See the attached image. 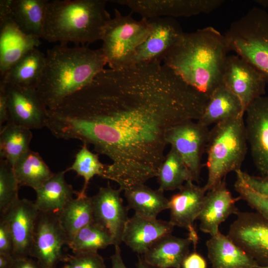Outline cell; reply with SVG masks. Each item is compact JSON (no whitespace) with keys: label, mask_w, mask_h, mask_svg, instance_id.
<instances>
[{"label":"cell","mask_w":268,"mask_h":268,"mask_svg":"<svg viewBox=\"0 0 268 268\" xmlns=\"http://www.w3.org/2000/svg\"><path fill=\"white\" fill-rule=\"evenodd\" d=\"M207 100L163 63L104 69L48 110L46 127L58 138L80 140L108 157L102 178L125 191L156 177L168 132L198 121Z\"/></svg>","instance_id":"1"},{"label":"cell","mask_w":268,"mask_h":268,"mask_svg":"<svg viewBox=\"0 0 268 268\" xmlns=\"http://www.w3.org/2000/svg\"><path fill=\"white\" fill-rule=\"evenodd\" d=\"M228 51L225 36L208 26L184 32L162 63L208 98L222 83Z\"/></svg>","instance_id":"2"},{"label":"cell","mask_w":268,"mask_h":268,"mask_svg":"<svg viewBox=\"0 0 268 268\" xmlns=\"http://www.w3.org/2000/svg\"><path fill=\"white\" fill-rule=\"evenodd\" d=\"M46 57L36 90L49 110L91 83L107 64L101 48H69L64 44L48 49Z\"/></svg>","instance_id":"3"},{"label":"cell","mask_w":268,"mask_h":268,"mask_svg":"<svg viewBox=\"0 0 268 268\" xmlns=\"http://www.w3.org/2000/svg\"><path fill=\"white\" fill-rule=\"evenodd\" d=\"M107 0H48L42 38L67 44L91 43L101 40L111 19Z\"/></svg>","instance_id":"4"},{"label":"cell","mask_w":268,"mask_h":268,"mask_svg":"<svg viewBox=\"0 0 268 268\" xmlns=\"http://www.w3.org/2000/svg\"><path fill=\"white\" fill-rule=\"evenodd\" d=\"M243 117L219 122L209 131L205 149L208 177L203 187L206 192L222 182L229 173L241 170L248 144Z\"/></svg>","instance_id":"5"},{"label":"cell","mask_w":268,"mask_h":268,"mask_svg":"<svg viewBox=\"0 0 268 268\" xmlns=\"http://www.w3.org/2000/svg\"><path fill=\"white\" fill-rule=\"evenodd\" d=\"M224 36L228 51L251 64L268 84V12L251 8L231 24Z\"/></svg>","instance_id":"6"},{"label":"cell","mask_w":268,"mask_h":268,"mask_svg":"<svg viewBox=\"0 0 268 268\" xmlns=\"http://www.w3.org/2000/svg\"><path fill=\"white\" fill-rule=\"evenodd\" d=\"M150 31L148 19L137 20L131 14L123 15L117 9L104 29L101 48L110 68L129 67L136 49Z\"/></svg>","instance_id":"7"},{"label":"cell","mask_w":268,"mask_h":268,"mask_svg":"<svg viewBox=\"0 0 268 268\" xmlns=\"http://www.w3.org/2000/svg\"><path fill=\"white\" fill-rule=\"evenodd\" d=\"M236 215L227 236L260 267L268 266V220L258 212Z\"/></svg>","instance_id":"8"},{"label":"cell","mask_w":268,"mask_h":268,"mask_svg":"<svg viewBox=\"0 0 268 268\" xmlns=\"http://www.w3.org/2000/svg\"><path fill=\"white\" fill-rule=\"evenodd\" d=\"M68 239L59 215L39 211L29 257L34 258L43 268H55L63 262L62 248Z\"/></svg>","instance_id":"9"},{"label":"cell","mask_w":268,"mask_h":268,"mask_svg":"<svg viewBox=\"0 0 268 268\" xmlns=\"http://www.w3.org/2000/svg\"><path fill=\"white\" fill-rule=\"evenodd\" d=\"M209 131L197 121L189 120L174 126L167 134L168 144L181 156L190 171L193 181H199L202 156L205 151Z\"/></svg>","instance_id":"10"},{"label":"cell","mask_w":268,"mask_h":268,"mask_svg":"<svg viewBox=\"0 0 268 268\" xmlns=\"http://www.w3.org/2000/svg\"><path fill=\"white\" fill-rule=\"evenodd\" d=\"M148 19L150 32L136 49L130 67L140 64L162 63L184 33L174 18L160 17Z\"/></svg>","instance_id":"11"},{"label":"cell","mask_w":268,"mask_h":268,"mask_svg":"<svg viewBox=\"0 0 268 268\" xmlns=\"http://www.w3.org/2000/svg\"><path fill=\"white\" fill-rule=\"evenodd\" d=\"M142 18L189 17L209 13L219 8L223 0H114Z\"/></svg>","instance_id":"12"},{"label":"cell","mask_w":268,"mask_h":268,"mask_svg":"<svg viewBox=\"0 0 268 268\" xmlns=\"http://www.w3.org/2000/svg\"><path fill=\"white\" fill-rule=\"evenodd\" d=\"M222 83L238 98L245 112L255 100L264 95L267 85L262 75L237 55L227 56Z\"/></svg>","instance_id":"13"},{"label":"cell","mask_w":268,"mask_h":268,"mask_svg":"<svg viewBox=\"0 0 268 268\" xmlns=\"http://www.w3.org/2000/svg\"><path fill=\"white\" fill-rule=\"evenodd\" d=\"M5 90L8 107L7 122L29 130L46 127L48 109L39 97L35 89L0 82Z\"/></svg>","instance_id":"14"},{"label":"cell","mask_w":268,"mask_h":268,"mask_svg":"<svg viewBox=\"0 0 268 268\" xmlns=\"http://www.w3.org/2000/svg\"><path fill=\"white\" fill-rule=\"evenodd\" d=\"M245 114L247 139L254 163L261 176L268 177V96L255 100Z\"/></svg>","instance_id":"15"},{"label":"cell","mask_w":268,"mask_h":268,"mask_svg":"<svg viewBox=\"0 0 268 268\" xmlns=\"http://www.w3.org/2000/svg\"><path fill=\"white\" fill-rule=\"evenodd\" d=\"M122 191L113 189L109 185L99 188L91 197L93 222L107 230L120 246L123 233L129 220L127 207L123 204L120 194Z\"/></svg>","instance_id":"16"},{"label":"cell","mask_w":268,"mask_h":268,"mask_svg":"<svg viewBox=\"0 0 268 268\" xmlns=\"http://www.w3.org/2000/svg\"><path fill=\"white\" fill-rule=\"evenodd\" d=\"M193 182H186L179 192L171 197L168 209L170 212L169 222L174 226L187 229L188 237L195 250L199 237L194 223L202 209L206 192L203 187L197 186Z\"/></svg>","instance_id":"17"},{"label":"cell","mask_w":268,"mask_h":268,"mask_svg":"<svg viewBox=\"0 0 268 268\" xmlns=\"http://www.w3.org/2000/svg\"><path fill=\"white\" fill-rule=\"evenodd\" d=\"M39 212L34 202L23 199L1 214L12 236L14 259L29 257Z\"/></svg>","instance_id":"18"},{"label":"cell","mask_w":268,"mask_h":268,"mask_svg":"<svg viewBox=\"0 0 268 268\" xmlns=\"http://www.w3.org/2000/svg\"><path fill=\"white\" fill-rule=\"evenodd\" d=\"M207 192L197 219L200 222V230L213 236L219 231L222 222L239 211L235 204L240 199L233 197L224 180Z\"/></svg>","instance_id":"19"},{"label":"cell","mask_w":268,"mask_h":268,"mask_svg":"<svg viewBox=\"0 0 268 268\" xmlns=\"http://www.w3.org/2000/svg\"><path fill=\"white\" fill-rule=\"evenodd\" d=\"M174 227L169 221L147 219L134 213L127 221L122 241L134 252L143 255L158 240L171 234Z\"/></svg>","instance_id":"20"},{"label":"cell","mask_w":268,"mask_h":268,"mask_svg":"<svg viewBox=\"0 0 268 268\" xmlns=\"http://www.w3.org/2000/svg\"><path fill=\"white\" fill-rule=\"evenodd\" d=\"M208 257L213 268H260L258 263L219 231L206 241Z\"/></svg>","instance_id":"21"},{"label":"cell","mask_w":268,"mask_h":268,"mask_svg":"<svg viewBox=\"0 0 268 268\" xmlns=\"http://www.w3.org/2000/svg\"><path fill=\"white\" fill-rule=\"evenodd\" d=\"M191 239L171 234L163 237L143 255L144 261L153 268H181L189 254Z\"/></svg>","instance_id":"22"},{"label":"cell","mask_w":268,"mask_h":268,"mask_svg":"<svg viewBox=\"0 0 268 268\" xmlns=\"http://www.w3.org/2000/svg\"><path fill=\"white\" fill-rule=\"evenodd\" d=\"M245 113L238 98L221 83L208 97L202 114L197 121L208 127L212 124L244 116Z\"/></svg>","instance_id":"23"},{"label":"cell","mask_w":268,"mask_h":268,"mask_svg":"<svg viewBox=\"0 0 268 268\" xmlns=\"http://www.w3.org/2000/svg\"><path fill=\"white\" fill-rule=\"evenodd\" d=\"M46 55L34 47L27 51L0 77V82L35 89L42 74Z\"/></svg>","instance_id":"24"},{"label":"cell","mask_w":268,"mask_h":268,"mask_svg":"<svg viewBox=\"0 0 268 268\" xmlns=\"http://www.w3.org/2000/svg\"><path fill=\"white\" fill-rule=\"evenodd\" d=\"M66 170L54 173L41 187L35 190L34 203L38 210L59 215L66 205L78 192L65 179Z\"/></svg>","instance_id":"25"},{"label":"cell","mask_w":268,"mask_h":268,"mask_svg":"<svg viewBox=\"0 0 268 268\" xmlns=\"http://www.w3.org/2000/svg\"><path fill=\"white\" fill-rule=\"evenodd\" d=\"M48 1L12 0V20L23 34L35 38L42 37Z\"/></svg>","instance_id":"26"},{"label":"cell","mask_w":268,"mask_h":268,"mask_svg":"<svg viewBox=\"0 0 268 268\" xmlns=\"http://www.w3.org/2000/svg\"><path fill=\"white\" fill-rule=\"evenodd\" d=\"M128 209L147 219H156L158 214L168 209L169 200L159 190H154L144 184L134 187L124 191Z\"/></svg>","instance_id":"27"},{"label":"cell","mask_w":268,"mask_h":268,"mask_svg":"<svg viewBox=\"0 0 268 268\" xmlns=\"http://www.w3.org/2000/svg\"><path fill=\"white\" fill-rule=\"evenodd\" d=\"M76 195L77 197L70 200L59 215L68 242L80 229L93 222L91 197L81 191L78 192Z\"/></svg>","instance_id":"28"},{"label":"cell","mask_w":268,"mask_h":268,"mask_svg":"<svg viewBox=\"0 0 268 268\" xmlns=\"http://www.w3.org/2000/svg\"><path fill=\"white\" fill-rule=\"evenodd\" d=\"M5 25L10 32L6 34L0 31V77L14 65L29 49L34 47L35 43H29L35 38L23 34L13 23L12 18L0 22Z\"/></svg>","instance_id":"29"},{"label":"cell","mask_w":268,"mask_h":268,"mask_svg":"<svg viewBox=\"0 0 268 268\" xmlns=\"http://www.w3.org/2000/svg\"><path fill=\"white\" fill-rule=\"evenodd\" d=\"M13 168L19 185L35 191L54 174L39 153L30 149L19 158Z\"/></svg>","instance_id":"30"},{"label":"cell","mask_w":268,"mask_h":268,"mask_svg":"<svg viewBox=\"0 0 268 268\" xmlns=\"http://www.w3.org/2000/svg\"><path fill=\"white\" fill-rule=\"evenodd\" d=\"M0 156L14 165L30 149L32 137L31 130L6 122L0 128Z\"/></svg>","instance_id":"31"},{"label":"cell","mask_w":268,"mask_h":268,"mask_svg":"<svg viewBox=\"0 0 268 268\" xmlns=\"http://www.w3.org/2000/svg\"><path fill=\"white\" fill-rule=\"evenodd\" d=\"M161 191L180 189L187 181H193L192 174L179 154L172 148L165 156L156 176Z\"/></svg>","instance_id":"32"},{"label":"cell","mask_w":268,"mask_h":268,"mask_svg":"<svg viewBox=\"0 0 268 268\" xmlns=\"http://www.w3.org/2000/svg\"><path fill=\"white\" fill-rule=\"evenodd\" d=\"M73 254L97 252L98 250L114 245L111 234L93 222L77 232L67 244Z\"/></svg>","instance_id":"33"},{"label":"cell","mask_w":268,"mask_h":268,"mask_svg":"<svg viewBox=\"0 0 268 268\" xmlns=\"http://www.w3.org/2000/svg\"><path fill=\"white\" fill-rule=\"evenodd\" d=\"M106 167V165L100 161L98 154L93 153L88 149L87 144H83L76 154L73 164L66 171H74L84 178V184L81 191L86 193L90 180L96 175L102 177Z\"/></svg>","instance_id":"34"},{"label":"cell","mask_w":268,"mask_h":268,"mask_svg":"<svg viewBox=\"0 0 268 268\" xmlns=\"http://www.w3.org/2000/svg\"><path fill=\"white\" fill-rule=\"evenodd\" d=\"M19 184L13 167L6 160L0 159V211L1 214L19 200Z\"/></svg>","instance_id":"35"},{"label":"cell","mask_w":268,"mask_h":268,"mask_svg":"<svg viewBox=\"0 0 268 268\" xmlns=\"http://www.w3.org/2000/svg\"><path fill=\"white\" fill-rule=\"evenodd\" d=\"M239 198L245 201L257 212L268 220V197L261 194L249 187L238 176L234 185Z\"/></svg>","instance_id":"36"},{"label":"cell","mask_w":268,"mask_h":268,"mask_svg":"<svg viewBox=\"0 0 268 268\" xmlns=\"http://www.w3.org/2000/svg\"><path fill=\"white\" fill-rule=\"evenodd\" d=\"M63 268H106L103 257L97 252L67 255Z\"/></svg>","instance_id":"37"},{"label":"cell","mask_w":268,"mask_h":268,"mask_svg":"<svg viewBox=\"0 0 268 268\" xmlns=\"http://www.w3.org/2000/svg\"><path fill=\"white\" fill-rule=\"evenodd\" d=\"M235 173L251 189L268 197V177L251 175L241 169L236 171Z\"/></svg>","instance_id":"38"},{"label":"cell","mask_w":268,"mask_h":268,"mask_svg":"<svg viewBox=\"0 0 268 268\" xmlns=\"http://www.w3.org/2000/svg\"><path fill=\"white\" fill-rule=\"evenodd\" d=\"M14 244L12 236L6 222L0 221V254L13 256Z\"/></svg>","instance_id":"39"},{"label":"cell","mask_w":268,"mask_h":268,"mask_svg":"<svg viewBox=\"0 0 268 268\" xmlns=\"http://www.w3.org/2000/svg\"><path fill=\"white\" fill-rule=\"evenodd\" d=\"M204 259L196 252L189 254L184 260L182 268H206Z\"/></svg>","instance_id":"40"},{"label":"cell","mask_w":268,"mask_h":268,"mask_svg":"<svg viewBox=\"0 0 268 268\" xmlns=\"http://www.w3.org/2000/svg\"><path fill=\"white\" fill-rule=\"evenodd\" d=\"M8 120L7 96L3 87L0 85V127L1 128L2 124Z\"/></svg>","instance_id":"41"},{"label":"cell","mask_w":268,"mask_h":268,"mask_svg":"<svg viewBox=\"0 0 268 268\" xmlns=\"http://www.w3.org/2000/svg\"><path fill=\"white\" fill-rule=\"evenodd\" d=\"M29 257L15 259L10 268H43L36 260Z\"/></svg>","instance_id":"42"},{"label":"cell","mask_w":268,"mask_h":268,"mask_svg":"<svg viewBox=\"0 0 268 268\" xmlns=\"http://www.w3.org/2000/svg\"><path fill=\"white\" fill-rule=\"evenodd\" d=\"M112 268H128L123 260L119 246H115V252L111 257Z\"/></svg>","instance_id":"43"},{"label":"cell","mask_w":268,"mask_h":268,"mask_svg":"<svg viewBox=\"0 0 268 268\" xmlns=\"http://www.w3.org/2000/svg\"><path fill=\"white\" fill-rule=\"evenodd\" d=\"M14 260L12 256L0 254V268H10Z\"/></svg>","instance_id":"44"},{"label":"cell","mask_w":268,"mask_h":268,"mask_svg":"<svg viewBox=\"0 0 268 268\" xmlns=\"http://www.w3.org/2000/svg\"><path fill=\"white\" fill-rule=\"evenodd\" d=\"M137 268H153L148 265L143 260L142 258L138 256V260L136 264Z\"/></svg>","instance_id":"45"},{"label":"cell","mask_w":268,"mask_h":268,"mask_svg":"<svg viewBox=\"0 0 268 268\" xmlns=\"http://www.w3.org/2000/svg\"><path fill=\"white\" fill-rule=\"evenodd\" d=\"M254 2L263 8H268V0H256Z\"/></svg>","instance_id":"46"},{"label":"cell","mask_w":268,"mask_h":268,"mask_svg":"<svg viewBox=\"0 0 268 268\" xmlns=\"http://www.w3.org/2000/svg\"><path fill=\"white\" fill-rule=\"evenodd\" d=\"M260 268H268V266L261 267Z\"/></svg>","instance_id":"47"}]
</instances>
